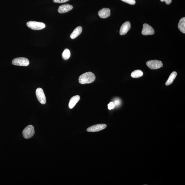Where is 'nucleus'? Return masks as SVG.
<instances>
[{
	"label": "nucleus",
	"mask_w": 185,
	"mask_h": 185,
	"mask_svg": "<svg viewBox=\"0 0 185 185\" xmlns=\"http://www.w3.org/2000/svg\"><path fill=\"white\" fill-rule=\"evenodd\" d=\"M96 77L95 74L92 72H86L82 74L79 78V82L81 84H89L95 80Z\"/></svg>",
	"instance_id": "obj_1"
},
{
	"label": "nucleus",
	"mask_w": 185,
	"mask_h": 185,
	"mask_svg": "<svg viewBox=\"0 0 185 185\" xmlns=\"http://www.w3.org/2000/svg\"><path fill=\"white\" fill-rule=\"evenodd\" d=\"M27 26L32 30H41L45 28V23L35 21H30L27 23Z\"/></svg>",
	"instance_id": "obj_2"
},
{
	"label": "nucleus",
	"mask_w": 185,
	"mask_h": 185,
	"mask_svg": "<svg viewBox=\"0 0 185 185\" xmlns=\"http://www.w3.org/2000/svg\"><path fill=\"white\" fill-rule=\"evenodd\" d=\"M12 64L15 66H27L29 65V60L26 58L19 57L13 60Z\"/></svg>",
	"instance_id": "obj_3"
},
{
	"label": "nucleus",
	"mask_w": 185,
	"mask_h": 185,
	"mask_svg": "<svg viewBox=\"0 0 185 185\" xmlns=\"http://www.w3.org/2000/svg\"><path fill=\"white\" fill-rule=\"evenodd\" d=\"M35 133L34 127L31 125L26 127L23 130L22 134L23 137L26 139H29L32 137Z\"/></svg>",
	"instance_id": "obj_4"
},
{
	"label": "nucleus",
	"mask_w": 185,
	"mask_h": 185,
	"mask_svg": "<svg viewBox=\"0 0 185 185\" xmlns=\"http://www.w3.org/2000/svg\"><path fill=\"white\" fill-rule=\"evenodd\" d=\"M147 66L151 69H157L163 66L162 62L158 60H151L147 62Z\"/></svg>",
	"instance_id": "obj_5"
},
{
	"label": "nucleus",
	"mask_w": 185,
	"mask_h": 185,
	"mask_svg": "<svg viewBox=\"0 0 185 185\" xmlns=\"http://www.w3.org/2000/svg\"><path fill=\"white\" fill-rule=\"evenodd\" d=\"M36 95L38 100L41 104L43 105L46 104V98L42 88H37L36 90Z\"/></svg>",
	"instance_id": "obj_6"
},
{
	"label": "nucleus",
	"mask_w": 185,
	"mask_h": 185,
	"mask_svg": "<svg viewBox=\"0 0 185 185\" xmlns=\"http://www.w3.org/2000/svg\"><path fill=\"white\" fill-rule=\"evenodd\" d=\"M155 33L154 29L150 25L145 23L143 25L142 33L143 35H153Z\"/></svg>",
	"instance_id": "obj_7"
},
{
	"label": "nucleus",
	"mask_w": 185,
	"mask_h": 185,
	"mask_svg": "<svg viewBox=\"0 0 185 185\" xmlns=\"http://www.w3.org/2000/svg\"><path fill=\"white\" fill-rule=\"evenodd\" d=\"M105 124H99L94 125L89 127L87 129V131L89 132H95L100 131L107 127Z\"/></svg>",
	"instance_id": "obj_8"
},
{
	"label": "nucleus",
	"mask_w": 185,
	"mask_h": 185,
	"mask_svg": "<svg viewBox=\"0 0 185 185\" xmlns=\"http://www.w3.org/2000/svg\"><path fill=\"white\" fill-rule=\"evenodd\" d=\"M131 28V24L130 22L126 21L123 23L120 30V34L121 35H124L128 32Z\"/></svg>",
	"instance_id": "obj_9"
},
{
	"label": "nucleus",
	"mask_w": 185,
	"mask_h": 185,
	"mask_svg": "<svg viewBox=\"0 0 185 185\" xmlns=\"http://www.w3.org/2000/svg\"><path fill=\"white\" fill-rule=\"evenodd\" d=\"M73 8V6L72 5L66 4L62 5L59 6L58 11L59 13L63 14L69 12Z\"/></svg>",
	"instance_id": "obj_10"
},
{
	"label": "nucleus",
	"mask_w": 185,
	"mask_h": 185,
	"mask_svg": "<svg viewBox=\"0 0 185 185\" xmlns=\"http://www.w3.org/2000/svg\"><path fill=\"white\" fill-rule=\"evenodd\" d=\"M99 17L101 18L105 19L109 17L110 15V9L103 8L98 12Z\"/></svg>",
	"instance_id": "obj_11"
},
{
	"label": "nucleus",
	"mask_w": 185,
	"mask_h": 185,
	"mask_svg": "<svg viewBox=\"0 0 185 185\" xmlns=\"http://www.w3.org/2000/svg\"><path fill=\"white\" fill-rule=\"evenodd\" d=\"M80 97L78 95H75L72 97L70 99L69 102V108L70 109L73 108L80 100Z\"/></svg>",
	"instance_id": "obj_12"
},
{
	"label": "nucleus",
	"mask_w": 185,
	"mask_h": 185,
	"mask_svg": "<svg viewBox=\"0 0 185 185\" xmlns=\"http://www.w3.org/2000/svg\"><path fill=\"white\" fill-rule=\"evenodd\" d=\"M82 31V28L81 26H78L73 31L70 35V37L72 39H75L81 33Z\"/></svg>",
	"instance_id": "obj_13"
},
{
	"label": "nucleus",
	"mask_w": 185,
	"mask_h": 185,
	"mask_svg": "<svg viewBox=\"0 0 185 185\" xmlns=\"http://www.w3.org/2000/svg\"><path fill=\"white\" fill-rule=\"evenodd\" d=\"M178 28L181 32L185 33V18H182L179 22Z\"/></svg>",
	"instance_id": "obj_14"
},
{
	"label": "nucleus",
	"mask_w": 185,
	"mask_h": 185,
	"mask_svg": "<svg viewBox=\"0 0 185 185\" xmlns=\"http://www.w3.org/2000/svg\"><path fill=\"white\" fill-rule=\"evenodd\" d=\"M177 75V72L173 71L170 74L169 78L165 84L166 86H168L171 84L173 83L174 80L175 78Z\"/></svg>",
	"instance_id": "obj_15"
},
{
	"label": "nucleus",
	"mask_w": 185,
	"mask_h": 185,
	"mask_svg": "<svg viewBox=\"0 0 185 185\" xmlns=\"http://www.w3.org/2000/svg\"><path fill=\"white\" fill-rule=\"evenodd\" d=\"M143 73L142 71L140 70H135L131 74V77L135 78H140L143 75Z\"/></svg>",
	"instance_id": "obj_16"
},
{
	"label": "nucleus",
	"mask_w": 185,
	"mask_h": 185,
	"mask_svg": "<svg viewBox=\"0 0 185 185\" xmlns=\"http://www.w3.org/2000/svg\"><path fill=\"white\" fill-rule=\"evenodd\" d=\"M70 56V51L68 49H66L65 50L62 54L63 58L65 60H67L69 58Z\"/></svg>",
	"instance_id": "obj_17"
},
{
	"label": "nucleus",
	"mask_w": 185,
	"mask_h": 185,
	"mask_svg": "<svg viewBox=\"0 0 185 185\" xmlns=\"http://www.w3.org/2000/svg\"><path fill=\"white\" fill-rule=\"evenodd\" d=\"M121 1L132 5H135L136 3L135 0H121Z\"/></svg>",
	"instance_id": "obj_18"
},
{
	"label": "nucleus",
	"mask_w": 185,
	"mask_h": 185,
	"mask_svg": "<svg viewBox=\"0 0 185 185\" xmlns=\"http://www.w3.org/2000/svg\"><path fill=\"white\" fill-rule=\"evenodd\" d=\"M108 108L109 110H111L115 108V105L114 103L112 102H110L108 105Z\"/></svg>",
	"instance_id": "obj_19"
},
{
	"label": "nucleus",
	"mask_w": 185,
	"mask_h": 185,
	"mask_svg": "<svg viewBox=\"0 0 185 185\" xmlns=\"http://www.w3.org/2000/svg\"><path fill=\"white\" fill-rule=\"evenodd\" d=\"M70 0H53L54 3H63L67 2Z\"/></svg>",
	"instance_id": "obj_20"
},
{
	"label": "nucleus",
	"mask_w": 185,
	"mask_h": 185,
	"mask_svg": "<svg viewBox=\"0 0 185 185\" xmlns=\"http://www.w3.org/2000/svg\"><path fill=\"white\" fill-rule=\"evenodd\" d=\"M114 104L115 106H118L120 104V101L119 99H117L115 100L114 101Z\"/></svg>",
	"instance_id": "obj_21"
},
{
	"label": "nucleus",
	"mask_w": 185,
	"mask_h": 185,
	"mask_svg": "<svg viewBox=\"0 0 185 185\" xmlns=\"http://www.w3.org/2000/svg\"><path fill=\"white\" fill-rule=\"evenodd\" d=\"M161 2H165L167 5H169L172 2L171 0H161Z\"/></svg>",
	"instance_id": "obj_22"
}]
</instances>
